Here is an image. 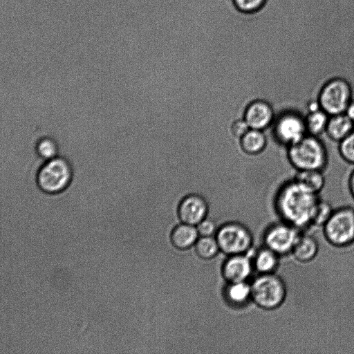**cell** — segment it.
Wrapping results in <instances>:
<instances>
[{"instance_id":"6da1fadb","label":"cell","mask_w":354,"mask_h":354,"mask_svg":"<svg viewBox=\"0 0 354 354\" xmlns=\"http://www.w3.org/2000/svg\"><path fill=\"white\" fill-rule=\"evenodd\" d=\"M319 199V195L293 179L286 183L278 192L276 209L282 221L306 231L313 227V218Z\"/></svg>"},{"instance_id":"7a4b0ae2","label":"cell","mask_w":354,"mask_h":354,"mask_svg":"<svg viewBox=\"0 0 354 354\" xmlns=\"http://www.w3.org/2000/svg\"><path fill=\"white\" fill-rule=\"evenodd\" d=\"M288 157L297 170L324 171L328 162V153L320 137L306 135L300 140L288 147Z\"/></svg>"},{"instance_id":"3957f363","label":"cell","mask_w":354,"mask_h":354,"mask_svg":"<svg viewBox=\"0 0 354 354\" xmlns=\"http://www.w3.org/2000/svg\"><path fill=\"white\" fill-rule=\"evenodd\" d=\"M73 176L70 161L59 155L44 161L36 173L35 182L43 193L55 195L64 192L71 186Z\"/></svg>"},{"instance_id":"277c9868","label":"cell","mask_w":354,"mask_h":354,"mask_svg":"<svg viewBox=\"0 0 354 354\" xmlns=\"http://www.w3.org/2000/svg\"><path fill=\"white\" fill-rule=\"evenodd\" d=\"M322 228L325 240L331 246H351L354 243V207L344 205L334 208Z\"/></svg>"},{"instance_id":"5b68a950","label":"cell","mask_w":354,"mask_h":354,"mask_svg":"<svg viewBox=\"0 0 354 354\" xmlns=\"http://www.w3.org/2000/svg\"><path fill=\"white\" fill-rule=\"evenodd\" d=\"M250 285L252 299L263 309H276L281 306L286 299V283L274 272L261 274Z\"/></svg>"},{"instance_id":"8992f818","label":"cell","mask_w":354,"mask_h":354,"mask_svg":"<svg viewBox=\"0 0 354 354\" xmlns=\"http://www.w3.org/2000/svg\"><path fill=\"white\" fill-rule=\"evenodd\" d=\"M351 84L341 77L330 78L320 88L317 100L329 115L343 113L353 99Z\"/></svg>"},{"instance_id":"52a82bcc","label":"cell","mask_w":354,"mask_h":354,"mask_svg":"<svg viewBox=\"0 0 354 354\" xmlns=\"http://www.w3.org/2000/svg\"><path fill=\"white\" fill-rule=\"evenodd\" d=\"M216 239L220 250L230 255L245 254L252 245L250 231L243 224L227 223L220 227L216 232Z\"/></svg>"},{"instance_id":"ba28073f","label":"cell","mask_w":354,"mask_h":354,"mask_svg":"<svg viewBox=\"0 0 354 354\" xmlns=\"http://www.w3.org/2000/svg\"><path fill=\"white\" fill-rule=\"evenodd\" d=\"M301 232L283 221L272 225L265 232L266 247L279 256L291 254Z\"/></svg>"},{"instance_id":"9c48e42d","label":"cell","mask_w":354,"mask_h":354,"mask_svg":"<svg viewBox=\"0 0 354 354\" xmlns=\"http://www.w3.org/2000/svg\"><path fill=\"white\" fill-rule=\"evenodd\" d=\"M274 131L277 139L289 147L308 134L304 116L295 111L284 113L277 120Z\"/></svg>"},{"instance_id":"30bf717a","label":"cell","mask_w":354,"mask_h":354,"mask_svg":"<svg viewBox=\"0 0 354 354\" xmlns=\"http://www.w3.org/2000/svg\"><path fill=\"white\" fill-rule=\"evenodd\" d=\"M208 205L198 194H189L183 198L178 207V216L181 223L197 225L207 218Z\"/></svg>"},{"instance_id":"8fae6325","label":"cell","mask_w":354,"mask_h":354,"mask_svg":"<svg viewBox=\"0 0 354 354\" xmlns=\"http://www.w3.org/2000/svg\"><path fill=\"white\" fill-rule=\"evenodd\" d=\"M253 267L252 261L245 254H234L223 263L221 273L227 283L246 281Z\"/></svg>"},{"instance_id":"7c38bea8","label":"cell","mask_w":354,"mask_h":354,"mask_svg":"<svg viewBox=\"0 0 354 354\" xmlns=\"http://www.w3.org/2000/svg\"><path fill=\"white\" fill-rule=\"evenodd\" d=\"M274 112L269 103L263 100H256L250 103L245 109L244 120L250 129L262 130L273 120Z\"/></svg>"},{"instance_id":"4fadbf2b","label":"cell","mask_w":354,"mask_h":354,"mask_svg":"<svg viewBox=\"0 0 354 354\" xmlns=\"http://www.w3.org/2000/svg\"><path fill=\"white\" fill-rule=\"evenodd\" d=\"M319 245L317 239L302 231L291 252L293 258L301 263H308L317 257Z\"/></svg>"},{"instance_id":"5bb4252c","label":"cell","mask_w":354,"mask_h":354,"mask_svg":"<svg viewBox=\"0 0 354 354\" xmlns=\"http://www.w3.org/2000/svg\"><path fill=\"white\" fill-rule=\"evenodd\" d=\"M354 129V122L344 113L329 116L325 134L339 143Z\"/></svg>"},{"instance_id":"9a60e30c","label":"cell","mask_w":354,"mask_h":354,"mask_svg":"<svg viewBox=\"0 0 354 354\" xmlns=\"http://www.w3.org/2000/svg\"><path fill=\"white\" fill-rule=\"evenodd\" d=\"M198 238L196 227L185 223L176 225L170 234L171 244L180 250H187L194 245Z\"/></svg>"},{"instance_id":"2e32d148","label":"cell","mask_w":354,"mask_h":354,"mask_svg":"<svg viewBox=\"0 0 354 354\" xmlns=\"http://www.w3.org/2000/svg\"><path fill=\"white\" fill-rule=\"evenodd\" d=\"M294 180L317 195L322 191L326 183L323 171L315 169L297 171Z\"/></svg>"},{"instance_id":"e0dca14e","label":"cell","mask_w":354,"mask_h":354,"mask_svg":"<svg viewBox=\"0 0 354 354\" xmlns=\"http://www.w3.org/2000/svg\"><path fill=\"white\" fill-rule=\"evenodd\" d=\"M227 301L234 306H243L252 299L251 285L246 281L228 283L225 290Z\"/></svg>"},{"instance_id":"ac0fdd59","label":"cell","mask_w":354,"mask_h":354,"mask_svg":"<svg viewBox=\"0 0 354 354\" xmlns=\"http://www.w3.org/2000/svg\"><path fill=\"white\" fill-rule=\"evenodd\" d=\"M329 116L321 108L308 111L304 116L307 133L317 137L325 133Z\"/></svg>"},{"instance_id":"d6986e66","label":"cell","mask_w":354,"mask_h":354,"mask_svg":"<svg viewBox=\"0 0 354 354\" xmlns=\"http://www.w3.org/2000/svg\"><path fill=\"white\" fill-rule=\"evenodd\" d=\"M279 257L276 252L266 247L254 254L253 266L261 274L272 273L279 265Z\"/></svg>"},{"instance_id":"ffe728a7","label":"cell","mask_w":354,"mask_h":354,"mask_svg":"<svg viewBox=\"0 0 354 354\" xmlns=\"http://www.w3.org/2000/svg\"><path fill=\"white\" fill-rule=\"evenodd\" d=\"M240 139L243 151L250 155L261 153L266 145V138L259 129H250Z\"/></svg>"},{"instance_id":"44dd1931","label":"cell","mask_w":354,"mask_h":354,"mask_svg":"<svg viewBox=\"0 0 354 354\" xmlns=\"http://www.w3.org/2000/svg\"><path fill=\"white\" fill-rule=\"evenodd\" d=\"M35 151L39 158L46 161L59 156V145L55 138L45 136L37 140Z\"/></svg>"},{"instance_id":"7402d4cb","label":"cell","mask_w":354,"mask_h":354,"mask_svg":"<svg viewBox=\"0 0 354 354\" xmlns=\"http://www.w3.org/2000/svg\"><path fill=\"white\" fill-rule=\"evenodd\" d=\"M194 247L196 254L205 260L213 259L220 251L218 243L213 236H199Z\"/></svg>"},{"instance_id":"603a6c76","label":"cell","mask_w":354,"mask_h":354,"mask_svg":"<svg viewBox=\"0 0 354 354\" xmlns=\"http://www.w3.org/2000/svg\"><path fill=\"white\" fill-rule=\"evenodd\" d=\"M333 209L328 201L320 198L315 210L312 227H322L330 216Z\"/></svg>"},{"instance_id":"cb8c5ba5","label":"cell","mask_w":354,"mask_h":354,"mask_svg":"<svg viewBox=\"0 0 354 354\" xmlns=\"http://www.w3.org/2000/svg\"><path fill=\"white\" fill-rule=\"evenodd\" d=\"M337 150L344 161L354 165V129L338 143Z\"/></svg>"},{"instance_id":"d4e9b609","label":"cell","mask_w":354,"mask_h":354,"mask_svg":"<svg viewBox=\"0 0 354 354\" xmlns=\"http://www.w3.org/2000/svg\"><path fill=\"white\" fill-rule=\"evenodd\" d=\"M268 0H232L235 8L240 12L251 15L261 11Z\"/></svg>"},{"instance_id":"484cf974","label":"cell","mask_w":354,"mask_h":354,"mask_svg":"<svg viewBox=\"0 0 354 354\" xmlns=\"http://www.w3.org/2000/svg\"><path fill=\"white\" fill-rule=\"evenodd\" d=\"M199 236H212L217 231L214 221L205 218L196 225Z\"/></svg>"},{"instance_id":"4316f807","label":"cell","mask_w":354,"mask_h":354,"mask_svg":"<svg viewBox=\"0 0 354 354\" xmlns=\"http://www.w3.org/2000/svg\"><path fill=\"white\" fill-rule=\"evenodd\" d=\"M250 129L244 119L234 121L230 127L232 134L239 138H241Z\"/></svg>"},{"instance_id":"83f0119b","label":"cell","mask_w":354,"mask_h":354,"mask_svg":"<svg viewBox=\"0 0 354 354\" xmlns=\"http://www.w3.org/2000/svg\"><path fill=\"white\" fill-rule=\"evenodd\" d=\"M347 184L350 194L354 200V169L348 176Z\"/></svg>"},{"instance_id":"f1b7e54d","label":"cell","mask_w":354,"mask_h":354,"mask_svg":"<svg viewBox=\"0 0 354 354\" xmlns=\"http://www.w3.org/2000/svg\"><path fill=\"white\" fill-rule=\"evenodd\" d=\"M344 113L354 122V98L348 104Z\"/></svg>"}]
</instances>
